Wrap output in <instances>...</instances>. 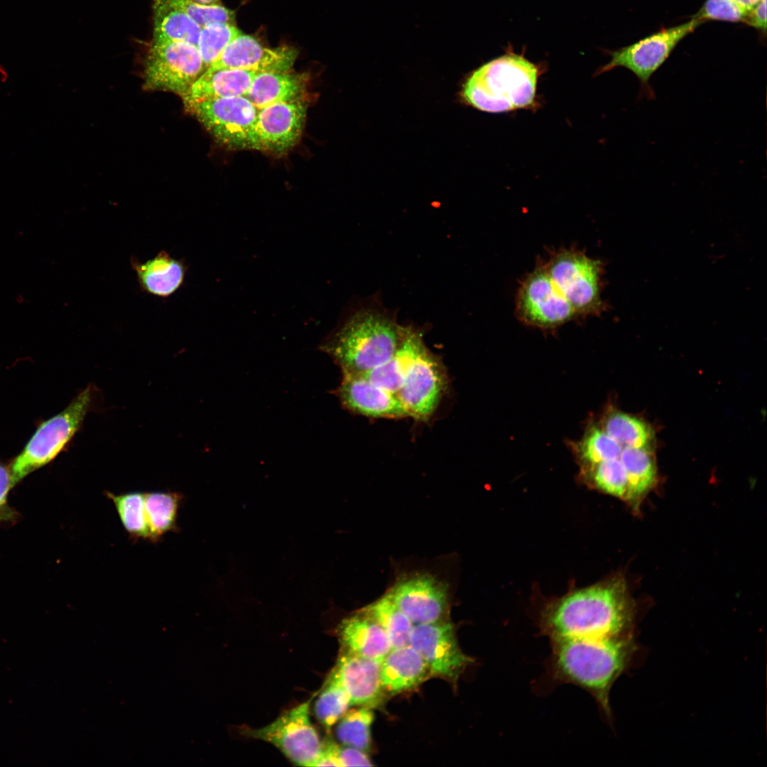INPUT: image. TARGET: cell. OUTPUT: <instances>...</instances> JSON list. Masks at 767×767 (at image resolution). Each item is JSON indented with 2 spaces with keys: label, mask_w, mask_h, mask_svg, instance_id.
<instances>
[{
  "label": "cell",
  "mask_w": 767,
  "mask_h": 767,
  "mask_svg": "<svg viewBox=\"0 0 767 767\" xmlns=\"http://www.w3.org/2000/svg\"><path fill=\"white\" fill-rule=\"evenodd\" d=\"M407 326L381 305L359 306L320 344L342 372L365 374L383 364L403 342Z\"/></svg>",
  "instance_id": "cell-1"
},
{
  "label": "cell",
  "mask_w": 767,
  "mask_h": 767,
  "mask_svg": "<svg viewBox=\"0 0 767 767\" xmlns=\"http://www.w3.org/2000/svg\"><path fill=\"white\" fill-rule=\"evenodd\" d=\"M634 606L625 580L614 576L570 592L545 604L539 616L540 631L590 626L614 636L631 635Z\"/></svg>",
  "instance_id": "cell-2"
},
{
  "label": "cell",
  "mask_w": 767,
  "mask_h": 767,
  "mask_svg": "<svg viewBox=\"0 0 767 767\" xmlns=\"http://www.w3.org/2000/svg\"><path fill=\"white\" fill-rule=\"evenodd\" d=\"M540 74L537 65L510 51L474 70L463 83L459 97L484 112L529 109L536 102Z\"/></svg>",
  "instance_id": "cell-3"
},
{
  "label": "cell",
  "mask_w": 767,
  "mask_h": 767,
  "mask_svg": "<svg viewBox=\"0 0 767 767\" xmlns=\"http://www.w3.org/2000/svg\"><path fill=\"white\" fill-rule=\"evenodd\" d=\"M542 260L551 280L579 318L601 317L609 310L602 298L605 263L588 256L584 250L571 246L547 250Z\"/></svg>",
  "instance_id": "cell-4"
},
{
  "label": "cell",
  "mask_w": 767,
  "mask_h": 767,
  "mask_svg": "<svg viewBox=\"0 0 767 767\" xmlns=\"http://www.w3.org/2000/svg\"><path fill=\"white\" fill-rule=\"evenodd\" d=\"M94 398L93 387L88 386L63 410L38 427L22 452L9 464L14 486L52 462L66 447L82 425Z\"/></svg>",
  "instance_id": "cell-5"
},
{
  "label": "cell",
  "mask_w": 767,
  "mask_h": 767,
  "mask_svg": "<svg viewBox=\"0 0 767 767\" xmlns=\"http://www.w3.org/2000/svg\"><path fill=\"white\" fill-rule=\"evenodd\" d=\"M704 21L692 18L673 27L663 29L641 40L610 52V61L599 68L597 74L624 67L632 72L640 84L638 97L653 99L655 92L650 85L652 75L668 59L676 45L692 33Z\"/></svg>",
  "instance_id": "cell-6"
},
{
  "label": "cell",
  "mask_w": 767,
  "mask_h": 767,
  "mask_svg": "<svg viewBox=\"0 0 767 767\" xmlns=\"http://www.w3.org/2000/svg\"><path fill=\"white\" fill-rule=\"evenodd\" d=\"M312 698L283 712L263 727H244L241 733L273 744L295 765L315 766L322 741L310 718Z\"/></svg>",
  "instance_id": "cell-7"
},
{
  "label": "cell",
  "mask_w": 767,
  "mask_h": 767,
  "mask_svg": "<svg viewBox=\"0 0 767 767\" xmlns=\"http://www.w3.org/2000/svg\"><path fill=\"white\" fill-rule=\"evenodd\" d=\"M515 314L523 324L541 330H553L579 318L551 280L541 259L520 281Z\"/></svg>",
  "instance_id": "cell-8"
},
{
  "label": "cell",
  "mask_w": 767,
  "mask_h": 767,
  "mask_svg": "<svg viewBox=\"0 0 767 767\" xmlns=\"http://www.w3.org/2000/svg\"><path fill=\"white\" fill-rule=\"evenodd\" d=\"M205 71L196 45L185 42L152 43L146 58L143 89L173 92L182 98Z\"/></svg>",
  "instance_id": "cell-9"
},
{
  "label": "cell",
  "mask_w": 767,
  "mask_h": 767,
  "mask_svg": "<svg viewBox=\"0 0 767 767\" xmlns=\"http://www.w3.org/2000/svg\"><path fill=\"white\" fill-rule=\"evenodd\" d=\"M186 108L224 146L251 149L259 109L245 96L197 102Z\"/></svg>",
  "instance_id": "cell-10"
},
{
  "label": "cell",
  "mask_w": 767,
  "mask_h": 767,
  "mask_svg": "<svg viewBox=\"0 0 767 767\" xmlns=\"http://www.w3.org/2000/svg\"><path fill=\"white\" fill-rule=\"evenodd\" d=\"M409 645L428 665L431 675L456 683L473 659L461 649L453 625L442 619L414 624Z\"/></svg>",
  "instance_id": "cell-11"
},
{
  "label": "cell",
  "mask_w": 767,
  "mask_h": 767,
  "mask_svg": "<svg viewBox=\"0 0 767 767\" xmlns=\"http://www.w3.org/2000/svg\"><path fill=\"white\" fill-rule=\"evenodd\" d=\"M448 383L440 358L425 347L410 366L396 396L409 416L426 421L436 410Z\"/></svg>",
  "instance_id": "cell-12"
},
{
  "label": "cell",
  "mask_w": 767,
  "mask_h": 767,
  "mask_svg": "<svg viewBox=\"0 0 767 767\" xmlns=\"http://www.w3.org/2000/svg\"><path fill=\"white\" fill-rule=\"evenodd\" d=\"M387 594L413 624L445 619L448 611L447 586L428 573L403 577Z\"/></svg>",
  "instance_id": "cell-13"
},
{
  "label": "cell",
  "mask_w": 767,
  "mask_h": 767,
  "mask_svg": "<svg viewBox=\"0 0 767 767\" xmlns=\"http://www.w3.org/2000/svg\"><path fill=\"white\" fill-rule=\"evenodd\" d=\"M307 107L302 100L273 104L259 109L251 149L283 153L300 139Z\"/></svg>",
  "instance_id": "cell-14"
},
{
  "label": "cell",
  "mask_w": 767,
  "mask_h": 767,
  "mask_svg": "<svg viewBox=\"0 0 767 767\" xmlns=\"http://www.w3.org/2000/svg\"><path fill=\"white\" fill-rule=\"evenodd\" d=\"M297 56V50L292 47L266 48L254 37L241 33L227 46L207 70L290 72Z\"/></svg>",
  "instance_id": "cell-15"
},
{
  "label": "cell",
  "mask_w": 767,
  "mask_h": 767,
  "mask_svg": "<svg viewBox=\"0 0 767 767\" xmlns=\"http://www.w3.org/2000/svg\"><path fill=\"white\" fill-rule=\"evenodd\" d=\"M342 373L341 384L334 394L347 410L371 418L409 416L396 394L375 385L361 374Z\"/></svg>",
  "instance_id": "cell-16"
},
{
  "label": "cell",
  "mask_w": 767,
  "mask_h": 767,
  "mask_svg": "<svg viewBox=\"0 0 767 767\" xmlns=\"http://www.w3.org/2000/svg\"><path fill=\"white\" fill-rule=\"evenodd\" d=\"M381 667V661L342 651L330 675L344 689L352 705L373 708L384 695Z\"/></svg>",
  "instance_id": "cell-17"
},
{
  "label": "cell",
  "mask_w": 767,
  "mask_h": 767,
  "mask_svg": "<svg viewBox=\"0 0 767 767\" xmlns=\"http://www.w3.org/2000/svg\"><path fill=\"white\" fill-rule=\"evenodd\" d=\"M336 632L342 651L379 661L392 649L382 627L360 610L344 618Z\"/></svg>",
  "instance_id": "cell-18"
},
{
  "label": "cell",
  "mask_w": 767,
  "mask_h": 767,
  "mask_svg": "<svg viewBox=\"0 0 767 767\" xmlns=\"http://www.w3.org/2000/svg\"><path fill=\"white\" fill-rule=\"evenodd\" d=\"M130 263L141 290L160 298L171 296L182 287L187 270L185 261L165 250L143 263L131 256Z\"/></svg>",
  "instance_id": "cell-19"
},
{
  "label": "cell",
  "mask_w": 767,
  "mask_h": 767,
  "mask_svg": "<svg viewBox=\"0 0 767 767\" xmlns=\"http://www.w3.org/2000/svg\"><path fill=\"white\" fill-rule=\"evenodd\" d=\"M431 675L419 653L410 645L392 648L381 661L383 690L391 695L417 687Z\"/></svg>",
  "instance_id": "cell-20"
},
{
  "label": "cell",
  "mask_w": 767,
  "mask_h": 767,
  "mask_svg": "<svg viewBox=\"0 0 767 767\" xmlns=\"http://www.w3.org/2000/svg\"><path fill=\"white\" fill-rule=\"evenodd\" d=\"M258 73L235 69L206 70L183 97L185 107L204 100L246 96Z\"/></svg>",
  "instance_id": "cell-21"
},
{
  "label": "cell",
  "mask_w": 767,
  "mask_h": 767,
  "mask_svg": "<svg viewBox=\"0 0 767 767\" xmlns=\"http://www.w3.org/2000/svg\"><path fill=\"white\" fill-rule=\"evenodd\" d=\"M305 74L290 72H259L246 97L257 108L273 104L302 100L306 92Z\"/></svg>",
  "instance_id": "cell-22"
},
{
  "label": "cell",
  "mask_w": 767,
  "mask_h": 767,
  "mask_svg": "<svg viewBox=\"0 0 767 767\" xmlns=\"http://www.w3.org/2000/svg\"><path fill=\"white\" fill-rule=\"evenodd\" d=\"M425 347L420 331L407 326L403 342L391 358L361 375L375 385L396 394L410 366Z\"/></svg>",
  "instance_id": "cell-23"
},
{
  "label": "cell",
  "mask_w": 767,
  "mask_h": 767,
  "mask_svg": "<svg viewBox=\"0 0 767 767\" xmlns=\"http://www.w3.org/2000/svg\"><path fill=\"white\" fill-rule=\"evenodd\" d=\"M625 468L628 489L625 501L635 511L645 496L653 488L657 478V467L651 450L623 446L618 457Z\"/></svg>",
  "instance_id": "cell-24"
},
{
  "label": "cell",
  "mask_w": 767,
  "mask_h": 767,
  "mask_svg": "<svg viewBox=\"0 0 767 767\" xmlns=\"http://www.w3.org/2000/svg\"><path fill=\"white\" fill-rule=\"evenodd\" d=\"M152 43L185 42L197 46L201 27L165 0H153Z\"/></svg>",
  "instance_id": "cell-25"
},
{
  "label": "cell",
  "mask_w": 767,
  "mask_h": 767,
  "mask_svg": "<svg viewBox=\"0 0 767 767\" xmlns=\"http://www.w3.org/2000/svg\"><path fill=\"white\" fill-rule=\"evenodd\" d=\"M183 496L172 491L144 493L148 540L158 541L165 534L177 529V520Z\"/></svg>",
  "instance_id": "cell-26"
},
{
  "label": "cell",
  "mask_w": 767,
  "mask_h": 767,
  "mask_svg": "<svg viewBox=\"0 0 767 767\" xmlns=\"http://www.w3.org/2000/svg\"><path fill=\"white\" fill-rule=\"evenodd\" d=\"M385 631L392 648L408 646L414 624L386 593L360 609Z\"/></svg>",
  "instance_id": "cell-27"
},
{
  "label": "cell",
  "mask_w": 767,
  "mask_h": 767,
  "mask_svg": "<svg viewBox=\"0 0 767 767\" xmlns=\"http://www.w3.org/2000/svg\"><path fill=\"white\" fill-rule=\"evenodd\" d=\"M598 424L623 446L652 449L653 432L646 422L636 416L614 411L606 415Z\"/></svg>",
  "instance_id": "cell-28"
},
{
  "label": "cell",
  "mask_w": 767,
  "mask_h": 767,
  "mask_svg": "<svg viewBox=\"0 0 767 767\" xmlns=\"http://www.w3.org/2000/svg\"><path fill=\"white\" fill-rule=\"evenodd\" d=\"M582 482L592 489L625 501L628 478L619 458L580 466Z\"/></svg>",
  "instance_id": "cell-29"
},
{
  "label": "cell",
  "mask_w": 767,
  "mask_h": 767,
  "mask_svg": "<svg viewBox=\"0 0 767 767\" xmlns=\"http://www.w3.org/2000/svg\"><path fill=\"white\" fill-rule=\"evenodd\" d=\"M105 495L112 501L126 532L134 539L148 540L144 493L131 491L115 494L107 491Z\"/></svg>",
  "instance_id": "cell-30"
},
{
  "label": "cell",
  "mask_w": 767,
  "mask_h": 767,
  "mask_svg": "<svg viewBox=\"0 0 767 767\" xmlns=\"http://www.w3.org/2000/svg\"><path fill=\"white\" fill-rule=\"evenodd\" d=\"M374 719V714L371 707L361 706L347 711L339 720L336 728L338 740L343 745L366 753L371 747V727Z\"/></svg>",
  "instance_id": "cell-31"
},
{
  "label": "cell",
  "mask_w": 767,
  "mask_h": 767,
  "mask_svg": "<svg viewBox=\"0 0 767 767\" xmlns=\"http://www.w3.org/2000/svg\"><path fill=\"white\" fill-rule=\"evenodd\" d=\"M352 702L342 685L328 676L315 701L314 712L319 722L327 731L348 711Z\"/></svg>",
  "instance_id": "cell-32"
},
{
  "label": "cell",
  "mask_w": 767,
  "mask_h": 767,
  "mask_svg": "<svg viewBox=\"0 0 767 767\" xmlns=\"http://www.w3.org/2000/svg\"><path fill=\"white\" fill-rule=\"evenodd\" d=\"M242 33L232 23H214L201 28L197 48L207 70Z\"/></svg>",
  "instance_id": "cell-33"
},
{
  "label": "cell",
  "mask_w": 767,
  "mask_h": 767,
  "mask_svg": "<svg viewBox=\"0 0 767 767\" xmlns=\"http://www.w3.org/2000/svg\"><path fill=\"white\" fill-rule=\"evenodd\" d=\"M192 19L201 28L214 23H232L234 12L221 4H205L194 0H165Z\"/></svg>",
  "instance_id": "cell-34"
},
{
  "label": "cell",
  "mask_w": 767,
  "mask_h": 767,
  "mask_svg": "<svg viewBox=\"0 0 767 767\" xmlns=\"http://www.w3.org/2000/svg\"><path fill=\"white\" fill-rule=\"evenodd\" d=\"M746 15L734 0H706L692 18L737 22L744 21Z\"/></svg>",
  "instance_id": "cell-35"
},
{
  "label": "cell",
  "mask_w": 767,
  "mask_h": 767,
  "mask_svg": "<svg viewBox=\"0 0 767 767\" xmlns=\"http://www.w3.org/2000/svg\"><path fill=\"white\" fill-rule=\"evenodd\" d=\"M13 486L9 465L0 462V527L12 526L21 518V514L8 501L9 491Z\"/></svg>",
  "instance_id": "cell-36"
},
{
  "label": "cell",
  "mask_w": 767,
  "mask_h": 767,
  "mask_svg": "<svg viewBox=\"0 0 767 767\" xmlns=\"http://www.w3.org/2000/svg\"><path fill=\"white\" fill-rule=\"evenodd\" d=\"M334 756L339 767L371 766L366 752L349 746L334 744Z\"/></svg>",
  "instance_id": "cell-37"
},
{
  "label": "cell",
  "mask_w": 767,
  "mask_h": 767,
  "mask_svg": "<svg viewBox=\"0 0 767 767\" xmlns=\"http://www.w3.org/2000/svg\"><path fill=\"white\" fill-rule=\"evenodd\" d=\"M743 22L766 32V0H761L751 11H750Z\"/></svg>",
  "instance_id": "cell-38"
},
{
  "label": "cell",
  "mask_w": 767,
  "mask_h": 767,
  "mask_svg": "<svg viewBox=\"0 0 767 767\" xmlns=\"http://www.w3.org/2000/svg\"><path fill=\"white\" fill-rule=\"evenodd\" d=\"M735 3L747 13L761 0H734Z\"/></svg>",
  "instance_id": "cell-39"
},
{
  "label": "cell",
  "mask_w": 767,
  "mask_h": 767,
  "mask_svg": "<svg viewBox=\"0 0 767 767\" xmlns=\"http://www.w3.org/2000/svg\"><path fill=\"white\" fill-rule=\"evenodd\" d=\"M195 1L205 4H220L219 0H194Z\"/></svg>",
  "instance_id": "cell-40"
}]
</instances>
